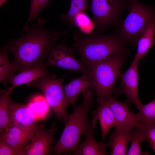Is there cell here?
Here are the masks:
<instances>
[{"instance_id":"obj_13","label":"cell","mask_w":155,"mask_h":155,"mask_svg":"<svg viewBox=\"0 0 155 155\" xmlns=\"http://www.w3.org/2000/svg\"><path fill=\"white\" fill-rule=\"evenodd\" d=\"M16 75L11 76L7 84H11L15 87L25 84H28L33 81L43 77L55 78L54 74H50L46 65L42 61L24 67L19 71Z\"/></svg>"},{"instance_id":"obj_14","label":"cell","mask_w":155,"mask_h":155,"mask_svg":"<svg viewBox=\"0 0 155 155\" xmlns=\"http://www.w3.org/2000/svg\"><path fill=\"white\" fill-rule=\"evenodd\" d=\"M63 87L68 103L73 105L75 104L80 94L88 90H94L92 79L88 69L79 77L72 79Z\"/></svg>"},{"instance_id":"obj_15","label":"cell","mask_w":155,"mask_h":155,"mask_svg":"<svg viewBox=\"0 0 155 155\" xmlns=\"http://www.w3.org/2000/svg\"><path fill=\"white\" fill-rule=\"evenodd\" d=\"M96 120H92V127L84 134L85 139L79 145L75 152L71 153L72 155H105L107 149L110 147L109 143H104V140L96 142L95 139L94 131L97 123Z\"/></svg>"},{"instance_id":"obj_10","label":"cell","mask_w":155,"mask_h":155,"mask_svg":"<svg viewBox=\"0 0 155 155\" xmlns=\"http://www.w3.org/2000/svg\"><path fill=\"white\" fill-rule=\"evenodd\" d=\"M57 128L53 126L49 129L44 125L38 126L31 142L26 146L24 155H46L51 154V148L55 140Z\"/></svg>"},{"instance_id":"obj_24","label":"cell","mask_w":155,"mask_h":155,"mask_svg":"<svg viewBox=\"0 0 155 155\" xmlns=\"http://www.w3.org/2000/svg\"><path fill=\"white\" fill-rule=\"evenodd\" d=\"M76 26L81 32L89 34L95 29V26L92 20H91L85 11L78 12L74 17L71 27Z\"/></svg>"},{"instance_id":"obj_30","label":"cell","mask_w":155,"mask_h":155,"mask_svg":"<svg viewBox=\"0 0 155 155\" xmlns=\"http://www.w3.org/2000/svg\"><path fill=\"white\" fill-rule=\"evenodd\" d=\"M7 0H0V6L1 7Z\"/></svg>"},{"instance_id":"obj_8","label":"cell","mask_w":155,"mask_h":155,"mask_svg":"<svg viewBox=\"0 0 155 155\" xmlns=\"http://www.w3.org/2000/svg\"><path fill=\"white\" fill-rule=\"evenodd\" d=\"M65 41L55 44L47 57L46 65L59 67L71 72L77 71L83 73L86 71L88 67L75 58L74 50L67 46Z\"/></svg>"},{"instance_id":"obj_22","label":"cell","mask_w":155,"mask_h":155,"mask_svg":"<svg viewBox=\"0 0 155 155\" xmlns=\"http://www.w3.org/2000/svg\"><path fill=\"white\" fill-rule=\"evenodd\" d=\"M7 51L4 47L1 48L0 54V80L5 85L18 71L13 63L9 62Z\"/></svg>"},{"instance_id":"obj_2","label":"cell","mask_w":155,"mask_h":155,"mask_svg":"<svg viewBox=\"0 0 155 155\" xmlns=\"http://www.w3.org/2000/svg\"><path fill=\"white\" fill-rule=\"evenodd\" d=\"M73 38L72 48L79 53V60L87 67L113 55H127L129 52L127 44L117 33L104 35L75 32Z\"/></svg>"},{"instance_id":"obj_16","label":"cell","mask_w":155,"mask_h":155,"mask_svg":"<svg viewBox=\"0 0 155 155\" xmlns=\"http://www.w3.org/2000/svg\"><path fill=\"white\" fill-rule=\"evenodd\" d=\"M0 133V140L13 148L19 155H24L25 148L32 137L29 133L12 125L9 126Z\"/></svg>"},{"instance_id":"obj_3","label":"cell","mask_w":155,"mask_h":155,"mask_svg":"<svg viewBox=\"0 0 155 155\" xmlns=\"http://www.w3.org/2000/svg\"><path fill=\"white\" fill-rule=\"evenodd\" d=\"M82 102L75 105L73 112L63 120L65 127L57 143L51 150L55 155L74 152L78 149L81 137L92 127V123L88 119L89 111L94 103L93 92L88 90L83 94Z\"/></svg>"},{"instance_id":"obj_18","label":"cell","mask_w":155,"mask_h":155,"mask_svg":"<svg viewBox=\"0 0 155 155\" xmlns=\"http://www.w3.org/2000/svg\"><path fill=\"white\" fill-rule=\"evenodd\" d=\"M96 109L92 113V119L99 120L101 127L102 140L110 129L117 127V123L113 113L106 101L100 102Z\"/></svg>"},{"instance_id":"obj_29","label":"cell","mask_w":155,"mask_h":155,"mask_svg":"<svg viewBox=\"0 0 155 155\" xmlns=\"http://www.w3.org/2000/svg\"><path fill=\"white\" fill-rule=\"evenodd\" d=\"M0 155H19V154L7 143L0 140Z\"/></svg>"},{"instance_id":"obj_21","label":"cell","mask_w":155,"mask_h":155,"mask_svg":"<svg viewBox=\"0 0 155 155\" xmlns=\"http://www.w3.org/2000/svg\"><path fill=\"white\" fill-rule=\"evenodd\" d=\"M146 141L144 130L140 127H134L131 129L130 134L131 145L127 155H148L146 152H142L141 150V144L143 141Z\"/></svg>"},{"instance_id":"obj_27","label":"cell","mask_w":155,"mask_h":155,"mask_svg":"<svg viewBox=\"0 0 155 155\" xmlns=\"http://www.w3.org/2000/svg\"><path fill=\"white\" fill-rule=\"evenodd\" d=\"M50 0H31V7L28 18L23 30L26 31L29 29V24L35 19L39 13L50 5Z\"/></svg>"},{"instance_id":"obj_5","label":"cell","mask_w":155,"mask_h":155,"mask_svg":"<svg viewBox=\"0 0 155 155\" xmlns=\"http://www.w3.org/2000/svg\"><path fill=\"white\" fill-rule=\"evenodd\" d=\"M127 7L128 14L118 24L117 34L126 44L136 46L139 37L147 24L155 20V7L144 5L139 0H128Z\"/></svg>"},{"instance_id":"obj_17","label":"cell","mask_w":155,"mask_h":155,"mask_svg":"<svg viewBox=\"0 0 155 155\" xmlns=\"http://www.w3.org/2000/svg\"><path fill=\"white\" fill-rule=\"evenodd\" d=\"M133 128L116 127L110 134L108 142L111 148L110 155H127V145L130 142V133Z\"/></svg>"},{"instance_id":"obj_1","label":"cell","mask_w":155,"mask_h":155,"mask_svg":"<svg viewBox=\"0 0 155 155\" xmlns=\"http://www.w3.org/2000/svg\"><path fill=\"white\" fill-rule=\"evenodd\" d=\"M44 22L38 18L26 32L18 38L10 40L4 47L13 55L12 63L18 71L47 57L57 40L66 35V31H52L43 26Z\"/></svg>"},{"instance_id":"obj_23","label":"cell","mask_w":155,"mask_h":155,"mask_svg":"<svg viewBox=\"0 0 155 155\" xmlns=\"http://www.w3.org/2000/svg\"><path fill=\"white\" fill-rule=\"evenodd\" d=\"M27 104L38 120L46 116L49 112L50 107L44 96L41 95L34 97Z\"/></svg>"},{"instance_id":"obj_11","label":"cell","mask_w":155,"mask_h":155,"mask_svg":"<svg viewBox=\"0 0 155 155\" xmlns=\"http://www.w3.org/2000/svg\"><path fill=\"white\" fill-rule=\"evenodd\" d=\"M10 124L26 132L32 137L38 126L34 117L27 104H23L10 100Z\"/></svg>"},{"instance_id":"obj_4","label":"cell","mask_w":155,"mask_h":155,"mask_svg":"<svg viewBox=\"0 0 155 155\" xmlns=\"http://www.w3.org/2000/svg\"><path fill=\"white\" fill-rule=\"evenodd\" d=\"M126 55H116L87 66L98 103L105 101L114 93L115 83L119 77L121 67L126 61Z\"/></svg>"},{"instance_id":"obj_12","label":"cell","mask_w":155,"mask_h":155,"mask_svg":"<svg viewBox=\"0 0 155 155\" xmlns=\"http://www.w3.org/2000/svg\"><path fill=\"white\" fill-rule=\"evenodd\" d=\"M105 101L114 114L117 123V127L141 128L142 125L139 122L137 114L132 112L129 108L131 103L128 100L121 102L111 96Z\"/></svg>"},{"instance_id":"obj_19","label":"cell","mask_w":155,"mask_h":155,"mask_svg":"<svg viewBox=\"0 0 155 155\" xmlns=\"http://www.w3.org/2000/svg\"><path fill=\"white\" fill-rule=\"evenodd\" d=\"M155 43V20L149 22L140 36L137 46V51L135 57L140 59H144L148 51Z\"/></svg>"},{"instance_id":"obj_6","label":"cell","mask_w":155,"mask_h":155,"mask_svg":"<svg viewBox=\"0 0 155 155\" xmlns=\"http://www.w3.org/2000/svg\"><path fill=\"white\" fill-rule=\"evenodd\" d=\"M64 78L57 79L46 77L36 79L27 84L41 90L55 117L58 119H63L68 114L67 108L69 105L64 93L63 82Z\"/></svg>"},{"instance_id":"obj_26","label":"cell","mask_w":155,"mask_h":155,"mask_svg":"<svg viewBox=\"0 0 155 155\" xmlns=\"http://www.w3.org/2000/svg\"><path fill=\"white\" fill-rule=\"evenodd\" d=\"M139 111L137 114L141 125L155 121V98L149 103L143 104Z\"/></svg>"},{"instance_id":"obj_9","label":"cell","mask_w":155,"mask_h":155,"mask_svg":"<svg viewBox=\"0 0 155 155\" xmlns=\"http://www.w3.org/2000/svg\"><path fill=\"white\" fill-rule=\"evenodd\" d=\"M140 59L134 57L131 65L125 72L120 73L121 81L119 86L115 89L116 96L123 94L126 96L128 100L134 104L139 110L143 104L140 101L138 94V64Z\"/></svg>"},{"instance_id":"obj_25","label":"cell","mask_w":155,"mask_h":155,"mask_svg":"<svg viewBox=\"0 0 155 155\" xmlns=\"http://www.w3.org/2000/svg\"><path fill=\"white\" fill-rule=\"evenodd\" d=\"M70 7L68 12L61 16V19L68 22V25L71 27L73 18L79 12L85 11L88 7L87 0H71Z\"/></svg>"},{"instance_id":"obj_28","label":"cell","mask_w":155,"mask_h":155,"mask_svg":"<svg viewBox=\"0 0 155 155\" xmlns=\"http://www.w3.org/2000/svg\"><path fill=\"white\" fill-rule=\"evenodd\" d=\"M142 125L141 128L144 131L146 141L155 152V121Z\"/></svg>"},{"instance_id":"obj_20","label":"cell","mask_w":155,"mask_h":155,"mask_svg":"<svg viewBox=\"0 0 155 155\" xmlns=\"http://www.w3.org/2000/svg\"><path fill=\"white\" fill-rule=\"evenodd\" d=\"M14 88L11 86L0 91V132L6 129L10 124V96Z\"/></svg>"},{"instance_id":"obj_7","label":"cell","mask_w":155,"mask_h":155,"mask_svg":"<svg viewBox=\"0 0 155 155\" xmlns=\"http://www.w3.org/2000/svg\"><path fill=\"white\" fill-rule=\"evenodd\" d=\"M128 0H91L90 8L97 32L118 24L121 14L127 7Z\"/></svg>"}]
</instances>
